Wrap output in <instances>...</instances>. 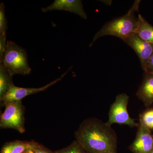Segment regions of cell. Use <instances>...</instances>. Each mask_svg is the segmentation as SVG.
I'll use <instances>...</instances> for the list:
<instances>
[{
    "instance_id": "4",
    "label": "cell",
    "mask_w": 153,
    "mask_h": 153,
    "mask_svg": "<svg viewBox=\"0 0 153 153\" xmlns=\"http://www.w3.org/2000/svg\"><path fill=\"white\" fill-rule=\"evenodd\" d=\"M4 105L5 108L0 117L1 128L14 129L20 133H25V107L22 101L9 102Z\"/></svg>"
},
{
    "instance_id": "10",
    "label": "cell",
    "mask_w": 153,
    "mask_h": 153,
    "mask_svg": "<svg viewBox=\"0 0 153 153\" xmlns=\"http://www.w3.org/2000/svg\"><path fill=\"white\" fill-rule=\"evenodd\" d=\"M138 98L146 107L153 103V73L144 72L143 81L137 91Z\"/></svg>"
},
{
    "instance_id": "2",
    "label": "cell",
    "mask_w": 153,
    "mask_h": 153,
    "mask_svg": "<svg viewBox=\"0 0 153 153\" xmlns=\"http://www.w3.org/2000/svg\"><path fill=\"white\" fill-rule=\"evenodd\" d=\"M140 2L139 0L135 1L126 14L105 24L95 34L90 47L97 39L103 36H115L123 41L135 33L138 25V19L136 16V13L138 12Z\"/></svg>"
},
{
    "instance_id": "5",
    "label": "cell",
    "mask_w": 153,
    "mask_h": 153,
    "mask_svg": "<svg viewBox=\"0 0 153 153\" xmlns=\"http://www.w3.org/2000/svg\"><path fill=\"white\" fill-rule=\"evenodd\" d=\"M129 96L126 94H120L117 96L114 102L111 105L108 120L106 123L111 126L114 123L128 126L131 128L137 127L138 123L135 120L132 118L127 110Z\"/></svg>"
},
{
    "instance_id": "16",
    "label": "cell",
    "mask_w": 153,
    "mask_h": 153,
    "mask_svg": "<svg viewBox=\"0 0 153 153\" xmlns=\"http://www.w3.org/2000/svg\"><path fill=\"white\" fill-rule=\"evenodd\" d=\"M23 153H55V152L36 142L31 141L30 146Z\"/></svg>"
},
{
    "instance_id": "11",
    "label": "cell",
    "mask_w": 153,
    "mask_h": 153,
    "mask_svg": "<svg viewBox=\"0 0 153 153\" xmlns=\"http://www.w3.org/2000/svg\"><path fill=\"white\" fill-rule=\"evenodd\" d=\"M138 19V25L135 33L143 40L153 44V26L140 14H139Z\"/></svg>"
},
{
    "instance_id": "8",
    "label": "cell",
    "mask_w": 153,
    "mask_h": 153,
    "mask_svg": "<svg viewBox=\"0 0 153 153\" xmlns=\"http://www.w3.org/2000/svg\"><path fill=\"white\" fill-rule=\"evenodd\" d=\"M124 42L134 49L137 55L143 70L153 53V44L148 43L134 33L123 40Z\"/></svg>"
},
{
    "instance_id": "15",
    "label": "cell",
    "mask_w": 153,
    "mask_h": 153,
    "mask_svg": "<svg viewBox=\"0 0 153 153\" xmlns=\"http://www.w3.org/2000/svg\"><path fill=\"white\" fill-rule=\"evenodd\" d=\"M55 153H88L77 141H74L66 147L55 152Z\"/></svg>"
},
{
    "instance_id": "1",
    "label": "cell",
    "mask_w": 153,
    "mask_h": 153,
    "mask_svg": "<svg viewBox=\"0 0 153 153\" xmlns=\"http://www.w3.org/2000/svg\"><path fill=\"white\" fill-rule=\"evenodd\" d=\"M75 137L88 153H117L115 132L106 123L95 118L83 121Z\"/></svg>"
},
{
    "instance_id": "9",
    "label": "cell",
    "mask_w": 153,
    "mask_h": 153,
    "mask_svg": "<svg viewBox=\"0 0 153 153\" xmlns=\"http://www.w3.org/2000/svg\"><path fill=\"white\" fill-rule=\"evenodd\" d=\"M41 10L44 13L54 10L68 11L78 15L82 19H87L82 1L80 0H55L50 5Z\"/></svg>"
},
{
    "instance_id": "20",
    "label": "cell",
    "mask_w": 153,
    "mask_h": 153,
    "mask_svg": "<svg viewBox=\"0 0 153 153\" xmlns=\"http://www.w3.org/2000/svg\"><path fill=\"white\" fill-rule=\"evenodd\" d=\"M153 153V149L152 151V153Z\"/></svg>"
},
{
    "instance_id": "7",
    "label": "cell",
    "mask_w": 153,
    "mask_h": 153,
    "mask_svg": "<svg viewBox=\"0 0 153 153\" xmlns=\"http://www.w3.org/2000/svg\"><path fill=\"white\" fill-rule=\"evenodd\" d=\"M133 153H151L153 149V134L140 122L137 126L136 136L129 147Z\"/></svg>"
},
{
    "instance_id": "6",
    "label": "cell",
    "mask_w": 153,
    "mask_h": 153,
    "mask_svg": "<svg viewBox=\"0 0 153 153\" xmlns=\"http://www.w3.org/2000/svg\"><path fill=\"white\" fill-rule=\"evenodd\" d=\"M71 68L72 67H70L67 71L57 79L42 87L24 88L18 87L13 84L10 87L7 92L3 96L2 98L0 99L1 103L4 105L6 103L9 102L22 101V99L28 96L36 94L47 90L49 87L55 85L62 79L68 71H70Z\"/></svg>"
},
{
    "instance_id": "14",
    "label": "cell",
    "mask_w": 153,
    "mask_h": 153,
    "mask_svg": "<svg viewBox=\"0 0 153 153\" xmlns=\"http://www.w3.org/2000/svg\"><path fill=\"white\" fill-rule=\"evenodd\" d=\"M140 122L150 130H153V108H148L140 114Z\"/></svg>"
},
{
    "instance_id": "19",
    "label": "cell",
    "mask_w": 153,
    "mask_h": 153,
    "mask_svg": "<svg viewBox=\"0 0 153 153\" xmlns=\"http://www.w3.org/2000/svg\"><path fill=\"white\" fill-rule=\"evenodd\" d=\"M143 70L146 73H153V53L148 60Z\"/></svg>"
},
{
    "instance_id": "3",
    "label": "cell",
    "mask_w": 153,
    "mask_h": 153,
    "mask_svg": "<svg viewBox=\"0 0 153 153\" xmlns=\"http://www.w3.org/2000/svg\"><path fill=\"white\" fill-rule=\"evenodd\" d=\"M5 68L12 75H29L32 71L28 61L26 50L13 41H7V45L2 59L0 60Z\"/></svg>"
},
{
    "instance_id": "17",
    "label": "cell",
    "mask_w": 153,
    "mask_h": 153,
    "mask_svg": "<svg viewBox=\"0 0 153 153\" xmlns=\"http://www.w3.org/2000/svg\"><path fill=\"white\" fill-rule=\"evenodd\" d=\"M7 21L6 17L5 7L4 3L0 4V35H7Z\"/></svg>"
},
{
    "instance_id": "18",
    "label": "cell",
    "mask_w": 153,
    "mask_h": 153,
    "mask_svg": "<svg viewBox=\"0 0 153 153\" xmlns=\"http://www.w3.org/2000/svg\"><path fill=\"white\" fill-rule=\"evenodd\" d=\"M7 35H0V60L2 58L7 45Z\"/></svg>"
},
{
    "instance_id": "13",
    "label": "cell",
    "mask_w": 153,
    "mask_h": 153,
    "mask_svg": "<svg viewBox=\"0 0 153 153\" xmlns=\"http://www.w3.org/2000/svg\"><path fill=\"white\" fill-rule=\"evenodd\" d=\"M31 141L15 140L6 143L2 148L1 153H23L30 146Z\"/></svg>"
},
{
    "instance_id": "12",
    "label": "cell",
    "mask_w": 153,
    "mask_h": 153,
    "mask_svg": "<svg viewBox=\"0 0 153 153\" xmlns=\"http://www.w3.org/2000/svg\"><path fill=\"white\" fill-rule=\"evenodd\" d=\"M13 76L8 70L0 63V99L2 98L13 85Z\"/></svg>"
}]
</instances>
